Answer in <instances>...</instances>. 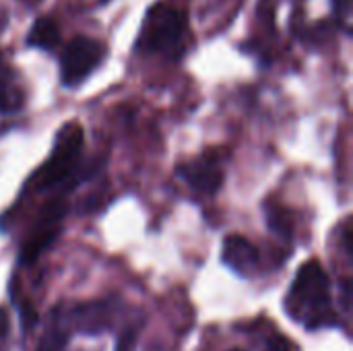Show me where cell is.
Here are the masks:
<instances>
[{
	"instance_id": "obj_16",
	"label": "cell",
	"mask_w": 353,
	"mask_h": 351,
	"mask_svg": "<svg viewBox=\"0 0 353 351\" xmlns=\"http://www.w3.org/2000/svg\"><path fill=\"white\" fill-rule=\"evenodd\" d=\"M27 2H29V4H33V2H35V0H27Z\"/></svg>"
},
{
	"instance_id": "obj_15",
	"label": "cell",
	"mask_w": 353,
	"mask_h": 351,
	"mask_svg": "<svg viewBox=\"0 0 353 351\" xmlns=\"http://www.w3.org/2000/svg\"><path fill=\"white\" fill-rule=\"evenodd\" d=\"M265 351H298L296 350V345L290 341V339H285V337H273V339H269L267 341V345H265Z\"/></svg>"
},
{
	"instance_id": "obj_4",
	"label": "cell",
	"mask_w": 353,
	"mask_h": 351,
	"mask_svg": "<svg viewBox=\"0 0 353 351\" xmlns=\"http://www.w3.org/2000/svg\"><path fill=\"white\" fill-rule=\"evenodd\" d=\"M105 46L99 39L77 35L60 54V81L64 87H79L103 62Z\"/></svg>"
},
{
	"instance_id": "obj_11",
	"label": "cell",
	"mask_w": 353,
	"mask_h": 351,
	"mask_svg": "<svg viewBox=\"0 0 353 351\" xmlns=\"http://www.w3.org/2000/svg\"><path fill=\"white\" fill-rule=\"evenodd\" d=\"M27 43L33 48H39V50L52 52L60 43L58 23L52 17H39L27 33Z\"/></svg>"
},
{
	"instance_id": "obj_2",
	"label": "cell",
	"mask_w": 353,
	"mask_h": 351,
	"mask_svg": "<svg viewBox=\"0 0 353 351\" xmlns=\"http://www.w3.org/2000/svg\"><path fill=\"white\" fill-rule=\"evenodd\" d=\"M188 14L174 2L153 4L141 25L137 50L178 60L188 48Z\"/></svg>"
},
{
	"instance_id": "obj_8",
	"label": "cell",
	"mask_w": 353,
	"mask_h": 351,
	"mask_svg": "<svg viewBox=\"0 0 353 351\" xmlns=\"http://www.w3.org/2000/svg\"><path fill=\"white\" fill-rule=\"evenodd\" d=\"M110 312L112 308L108 302L83 304L70 312V325H74V329L81 333H101L110 323Z\"/></svg>"
},
{
	"instance_id": "obj_7",
	"label": "cell",
	"mask_w": 353,
	"mask_h": 351,
	"mask_svg": "<svg viewBox=\"0 0 353 351\" xmlns=\"http://www.w3.org/2000/svg\"><path fill=\"white\" fill-rule=\"evenodd\" d=\"M221 261L240 277H250L259 267V250L244 236H228L221 246Z\"/></svg>"
},
{
	"instance_id": "obj_17",
	"label": "cell",
	"mask_w": 353,
	"mask_h": 351,
	"mask_svg": "<svg viewBox=\"0 0 353 351\" xmlns=\"http://www.w3.org/2000/svg\"><path fill=\"white\" fill-rule=\"evenodd\" d=\"M230 351H244V350H238V348H236V350H230Z\"/></svg>"
},
{
	"instance_id": "obj_18",
	"label": "cell",
	"mask_w": 353,
	"mask_h": 351,
	"mask_svg": "<svg viewBox=\"0 0 353 351\" xmlns=\"http://www.w3.org/2000/svg\"><path fill=\"white\" fill-rule=\"evenodd\" d=\"M99 2H108V0H99Z\"/></svg>"
},
{
	"instance_id": "obj_1",
	"label": "cell",
	"mask_w": 353,
	"mask_h": 351,
	"mask_svg": "<svg viewBox=\"0 0 353 351\" xmlns=\"http://www.w3.org/2000/svg\"><path fill=\"white\" fill-rule=\"evenodd\" d=\"M285 312L306 329L329 327L337 321L331 279L319 261H308L298 269L285 296Z\"/></svg>"
},
{
	"instance_id": "obj_12",
	"label": "cell",
	"mask_w": 353,
	"mask_h": 351,
	"mask_svg": "<svg viewBox=\"0 0 353 351\" xmlns=\"http://www.w3.org/2000/svg\"><path fill=\"white\" fill-rule=\"evenodd\" d=\"M0 351H10V317L6 308H0Z\"/></svg>"
},
{
	"instance_id": "obj_10",
	"label": "cell",
	"mask_w": 353,
	"mask_h": 351,
	"mask_svg": "<svg viewBox=\"0 0 353 351\" xmlns=\"http://www.w3.org/2000/svg\"><path fill=\"white\" fill-rule=\"evenodd\" d=\"M68 337H70V327L68 323L62 319V312L54 310L50 317V323L46 325L37 350L35 351H64L68 345Z\"/></svg>"
},
{
	"instance_id": "obj_14",
	"label": "cell",
	"mask_w": 353,
	"mask_h": 351,
	"mask_svg": "<svg viewBox=\"0 0 353 351\" xmlns=\"http://www.w3.org/2000/svg\"><path fill=\"white\" fill-rule=\"evenodd\" d=\"M137 350V331L134 329H126L116 343V351H134Z\"/></svg>"
},
{
	"instance_id": "obj_6",
	"label": "cell",
	"mask_w": 353,
	"mask_h": 351,
	"mask_svg": "<svg viewBox=\"0 0 353 351\" xmlns=\"http://www.w3.org/2000/svg\"><path fill=\"white\" fill-rule=\"evenodd\" d=\"M178 176L201 194H215L223 186V166L215 155H201L178 168Z\"/></svg>"
},
{
	"instance_id": "obj_5",
	"label": "cell",
	"mask_w": 353,
	"mask_h": 351,
	"mask_svg": "<svg viewBox=\"0 0 353 351\" xmlns=\"http://www.w3.org/2000/svg\"><path fill=\"white\" fill-rule=\"evenodd\" d=\"M64 213H66V205L62 199H54L41 207L37 221L31 228V232L21 248V263H25V265L33 263L56 240V236L60 232V223L64 219Z\"/></svg>"
},
{
	"instance_id": "obj_13",
	"label": "cell",
	"mask_w": 353,
	"mask_h": 351,
	"mask_svg": "<svg viewBox=\"0 0 353 351\" xmlns=\"http://www.w3.org/2000/svg\"><path fill=\"white\" fill-rule=\"evenodd\" d=\"M269 228L273 232H279V236H292V230L288 225V217L285 213H279L277 209H273L269 213Z\"/></svg>"
},
{
	"instance_id": "obj_9",
	"label": "cell",
	"mask_w": 353,
	"mask_h": 351,
	"mask_svg": "<svg viewBox=\"0 0 353 351\" xmlns=\"http://www.w3.org/2000/svg\"><path fill=\"white\" fill-rule=\"evenodd\" d=\"M25 103V93L17 72L6 64L0 54V114H12Z\"/></svg>"
},
{
	"instance_id": "obj_3",
	"label": "cell",
	"mask_w": 353,
	"mask_h": 351,
	"mask_svg": "<svg viewBox=\"0 0 353 351\" xmlns=\"http://www.w3.org/2000/svg\"><path fill=\"white\" fill-rule=\"evenodd\" d=\"M81 151H83V128L77 122H66L56 132L50 157L33 174L29 182L31 188L37 192L58 188L74 174V170H79Z\"/></svg>"
}]
</instances>
